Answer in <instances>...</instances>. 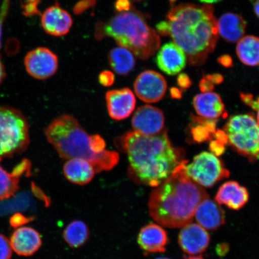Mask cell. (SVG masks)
<instances>
[{"label": "cell", "instance_id": "cell-1", "mask_svg": "<svg viewBox=\"0 0 259 259\" xmlns=\"http://www.w3.org/2000/svg\"><path fill=\"white\" fill-rule=\"evenodd\" d=\"M115 145L127 155L129 177L142 185L159 186L186 161L182 149L171 144L166 130L153 137L128 132L116 139Z\"/></svg>", "mask_w": 259, "mask_h": 259}, {"label": "cell", "instance_id": "cell-2", "mask_svg": "<svg viewBox=\"0 0 259 259\" xmlns=\"http://www.w3.org/2000/svg\"><path fill=\"white\" fill-rule=\"evenodd\" d=\"M213 12L211 5L185 3L168 13V35L184 52L190 66H201L215 50L219 34Z\"/></svg>", "mask_w": 259, "mask_h": 259}, {"label": "cell", "instance_id": "cell-3", "mask_svg": "<svg viewBox=\"0 0 259 259\" xmlns=\"http://www.w3.org/2000/svg\"><path fill=\"white\" fill-rule=\"evenodd\" d=\"M186 161L169 179L152 192L149 213L158 224L169 228H183L193 222L197 207L209 199L201 186L184 172Z\"/></svg>", "mask_w": 259, "mask_h": 259}, {"label": "cell", "instance_id": "cell-4", "mask_svg": "<svg viewBox=\"0 0 259 259\" xmlns=\"http://www.w3.org/2000/svg\"><path fill=\"white\" fill-rule=\"evenodd\" d=\"M45 134L61 158L89 161L97 174L111 170L118 163L119 154L106 150L104 139L99 135H89L72 115L58 116L45 129Z\"/></svg>", "mask_w": 259, "mask_h": 259}, {"label": "cell", "instance_id": "cell-5", "mask_svg": "<svg viewBox=\"0 0 259 259\" xmlns=\"http://www.w3.org/2000/svg\"><path fill=\"white\" fill-rule=\"evenodd\" d=\"M111 37L119 47L127 49L142 60H147L159 50L160 37L137 11L119 13L106 23L97 24V39Z\"/></svg>", "mask_w": 259, "mask_h": 259}, {"label": "cell", "instance_id": "cell-6", "mask_svg": "<svg viewBox=\"0 0 259 259\" xmlns=\"http://www.w3.org/2000/svg\"><path fill=\"white\" fill-rule=\"evenodd\" d=\"M29 144V127L24 115L11 107H0V161L21 153Z\"/></svg>", "mask_w": 259, "mask_h": 259}, {"label": "cell", "instance_id": "cell-7", "mask_svg": "<svg viewBox=\"0 0 259 259\" xmlns=\"http://www.w3.org/2000/svg\"><path fill=\"white\" fill-rule=\"evenodd\" d=\"M224 131L229 144L238 153L251 162L259 160V126L253 115L231 116Z\"/></svg>", "mask_w": 259, "mask_h": 259}, {"label": "cell", "instance_id": "cell-8", "mask_svg": "<svg viewBox=\"0 0 259 259\" xmlns=\"http://www.w3.org/2000/svg\"><path fill=\"white\" fill-rule=\"evenodd\" d=\"M184 172L200 186L210 188L219 181L229 178L230 171L214 154L203 152L194 157L192 163L186 164Z\"/></svg>", "mask_w": 259, "mask_h": 259}, {"label": "cell", "instance_id": "cell-9", "mask_svg": "<svg viewBox=\"0 0 259 259\" xmlns=\"http://www.w3.org/2000/svg\"><path fill=\"white\" fill-rule=\"evenodd\" d=\"M26 70L35 79L50 78L57 72L58 59L53 52L46 48H38L26 55L24 60Z\"/></svg>", "mask_w": 259, "mask_h": 259}, {"label": "cell", "instance_id": "cell-10", "mask_svg": "<svg viewBox=\"0 0 259 259\" xmlns=\"http://www.w3.org/2000/svg\"><path fill=\"white\" fill-rule=\"evenodd\" d=\"M166 80L161 74L153 70H145L137 77L134 90L139 99L148 103L160 101L166 94Z\"/></svg>", "mask_w": 259, "mask_h": 259}, {"label": "cell", "instance_id": "cell-11", "mask_svg": "<svg viewBox=\"0 0 259 259\" xmlns=\"http://www.w3.org/2000/svg\"><path fill=\"white\" fill-rule=\"evenodd\" d=\"M165 118L163 111L151 105L138 108L132 119L134 132L147 137H153L164 131Z\"/></svg>", "mask_w": 259, "mask_h": 259}, {"label": "cell", "instance_id": "cell-12", "mask_svg": "<svg viewBox=\"0 0 259 259\" xmlns=\"http://www.w3.org/2000/svg\"><path fill=\"white\" fill-rule=\"evenodd\" d=\"M106 101L109 115L115 121L127 118L137 105L134 93L128 88L109 91L106 94Z\"/></svg>", "mask_w": 259, "mask_h": 259}, {"label": "cell", "instance_id": "cell-13", "mask_svg": "<svg viewBox=\"0 0 259 259\" xmlns=\"http://www.w3.org/2000/svg\"><path fill=\"white\" fill-rule=\"evenodd\" d=\"M209 235L198 224L190 223L184 226L178 236V243L183 251L190 255L202 253L208 248Z\"/></svg>", "mask_w": 259, "mask_h": 259}, {"label": "cell", "instance_id": "cell-14", "mask_svg": "<svg viewBox=\"0 0 259 259\" xmlns=\"http://www.w3.org/2000/svg\"><path fill=\"white\" fill-rule=\"evenodd\" d=\"M186 55L174 42L164 44L158 51L155 63L164 73L174 76L186 66Z\"/></svg>", "mask_w": 259, "mask_h": 259}, {"label": "cell", "instance_id": "cell-15", "mask_svg": "<svg viewBox=\"0 0 259 259\" xmlns=\"http://www.w3.org/2000/svg\"><path fill=\"white\" fill-rule=\"evenodd\" d=\"M42 27L48 34L62 36L69 32L73 24L72 16L58 3L46 9L41 15Z\"/></svg>", "mask_w": 259, "mask_h": 259}, {"label": "cell", "instance_id": "cell-16", "mask_svg": "<svg viewBox=\"0 0 259 259\" xmlns=\"http://www.w3.org/2000/svg\"><path fill=\"white\" fill-rule=\"evenodd\" d=\"M11 243L12 250L22 256H30L41 247V236L37 231L30 227H22L13 233Z\"/></svg>", "mask_w": 259, "mask_h": 259}, {"label": "cell", "instance_id": "cell-17", "mask_svg": "<svg viewBox=\"0 0 259 259\" xmlns=\"http://www.w3.org/2000/svg\"><path fill=\"white\" fill-rule=\"evenodd\" d=\"M169 239L167 232L160 225L150 223L143 227L139 233L138 242L142 250L148 253L166 251Z\"/></svg>", "mask_w": 259, "mask_h": 259}, {"label": "cell", "instance_id": "cell-18", "mask_svg": "<svg viewBox=\"0 0 259 259\" xmlns=\"http://www.w3.org/2000/svg\"><path fill=\"white\" fill-rule=\"evenodd\" d=\"M193 104L197 114L201 117L216 119L221 116L227 117L224 103L218 95L215 93H203L194 97Z\"/></svg>", "mask_w": 259, "mask_h": 259}, {"label": "cell", "instance_id": "cell-19", "mask_svg": "<svg viewBox=\"0 0 259 259\" xmlns=\"http://www.w3.org/2000/svg\"><path fill=\"white\" fill-rule=\"evenodd\" d=\"M215 200L219 205H225L230 209L238 210L248 202L249 194L245 187L236 181H231L220 187Z\"/></svg>", "mask_w": 259, "mask_h": 259}, {"label": "cell", "instance_id": "cell-20", "mask_svg": "<svg viewBox=\"0 0 259 259\" xmlns=\"http://www.w3.org/2000/svg\"><path fill=\"white\" fill-rule=\"evenodd\" d=\"M194 218L198 225L208 231H215L225 223V210L219 204L207 199L200 204Z\"/></svg>", "mask_w": 259, "mask_h": 259}, {"label": "cell", "instance_id": "cell-21", "mask_svg": "<svg viewBox=\"0 0 259 259\" xmlns=\"http://www.w3.org/2000/svg\"><path fill=\"white\" fill-rule=\"evenodd\" d=\"M219 34L223 39L235 44L244 37L247 22L240 15L228 12L223 14L218 21Z\"/></svg>", "mask_w": 259, "mask_h": 259}, {"label": "cell", "instance_id": "cell-22", "mask_svg": "<svg viewBox=\"0 0 259 259\" xmlns=\"http://www.w3.org/2000/svg\"><path fill=\"white\" fill-rule=\"evenodd\" d=\"M30 163L24 160L10 173L0 165V200L11 198L19 190L20 178L30 173Z\"/></svg>", "mask_w": 259, "mask_h": 259}, {"label": "cell", "instance_id": "cell-23", "mask_svg": "<svg viewBox=\"0 0 259 259\" xmlns=\"http://www.w3.org/2000/svg\"><path fill=\"white\" fill-rule=\"evenodd\" d=\"M63 172L70 182L83 186L93 180L96 171L89 161L79 158H72L68 160L64 164Z\"/></svg>", "mask_w": 259, "mask_h": 259}, {"label": "cell", "instance_id": "cell-24", "mask_svg": "<svg viewBox=\"0 0 259 259\" xmlns=\"http://www.w3.org/2000/svg\"><path fill=\"white\" fill-rule=\"evenodd\" d=\"M189 132L192 141L202 144L213 139L217 131V119H210L192 115Z\"/></svg>", "mask_w": 259, "mask_h": 259}, {"label": "cell", "instance_id": "cell-25", "mask_svg": "<svg viewBox=\"0 0 259 259\" xmlns=\"http://www.w3.org/2000/svg\"><path fill=\"white\" fill-rule=\"evenodd\" d=\"M110 66L116 73L125 76L134 70L136 58L127 49L119 47L112 49L108 56Z\"/></svg>", "mask_w": 259, "mask_h": 259}, {"label": "cell", "instance_id": "cell-26", "mask_svg": "<svg viewBox=\"0 0 259 259\" xmlns=\"http://www.w3.org/2000/svg\"><path fill=\"white\" fill-rule=\"evenodd\" d=\"M236 54L246 66L254 67L259 64V38L254 35L242 37L238 42Z\"/></svg>", "mask_w": 259, "mask_h": 259}, {"label": "cell", "instance_id": "cell-27", "mask_svg": "<svg viewBox=\"0 0 259 259\" xmlns=\"http://www.w3.org/2000/svg\"><path fill=\"white\" fill-rule=\"evenodd\" d=\"M90 230L85 223L75 220L68 225L63 232V238L72 248L82 247L89 240Z\"/></svg>", "mask_w": 259, "mask_h": 259}, {"label": "cell", "instance_id": "cell-28", "mask_svg": "<svg viewBox=\"0 0 259 259\" xmlns=\"http://www.w3.org/2000/svg\"><path fill=\"white\" fill-rule=\"evenodd\" d=\"M12 255L11 243L5 236L0 234V259H11Z\"/></svg>", "mask_w": 259, "mask_h": 259}, {"label": "cell", "instance_id": "cell-29", "mask_svg": "<svg viewBox=\"0 0 259 259\" xmlns=\"http://www.w3.org/2000/svg\"><path fill=\"white\" fill-rule=\"evenodd\" d=\"M34 220L33 218H27L21 213H16L10 219V225L14 228H18L25 225L28 224Z\"/></svg>", "mask_w": 259, "mask_h": 259}, {"label": "cell", "instance_id": "cell-30", "mask_svg": "<svg viewBox=\"0 0 259 259\" xmlns=\"http://www.w3.org/2000/svg\"><path fill=\"white\" fill-rule=\"evenodd\" d=\"M40 3V0H25L23 5L24 15L28 16L39 15L38 6Z\"/></svg>", "mask_w": 259, "mask_h": 259}, {"label": "cell", "instance_id": "cell-31", "mask_svg": "<svg viewBox=\"0 0 259 259\" xmlns=\"http://www.w3.org/2000/svg\"><path fill=\"white\" fill-rule=\"evenodd\" d=\"M99 81L100 83L103 87H111L115 82L114 74L111 71H103L99 74Z\"/></svg>", "mask_w": 259, "mask_h": 259}, {"label": "cell", "instance_id": "cell-32", "mask_svg": "<svg viewBox=\"0 0 259 259\" xmlns=\"http://www.w3.org/2000/svg\"><path fill=\"white\" fill-rule=\"evenodd\" d=\"M209 148L211 153L216 156H220L226 151V145L216 139H212L210 141Z\"/></svg>", "mask_w": 259, "mask_h": 259}, {"label": "cell", "instance_id": "cell-33", "mask_svg": "<svg viewBox=\"0 0 259 259\" xmlns=\"http://www.w3.org/2000/svg\"><path fill=\"white\" fill-rule=\"evenodd\" d=\"M96 0H82L74 6L73 11L77 15L82 14L85 10L96 5Z\"/></svg>", "mask_w": 259, "mask_h": 259}, {"label": "cell", "instance_id": "cell-34", "mask_svg": "<svg viewBox=\"0 0 259 259\" xmlns=\"http://www.w3.org/2000/svg\"><path fill=\"white\" fill-rule=\"evenodd\" d=\"M178 85L180 88L186 90L190 88L192 85V80L190 79L189 76L186 73H181L177 78Z\"/></svg>", "mask_w": 259, "mask_h": 259}, {"label": "cell", "instance_id": "cell-35", "mask_svg": "<svg viewBox=\"0 0 259 259\" xmlns=\"http://www.w3.org/2000/svg\"><path fill=\"white\" fill-rule=\"evenodd\" d=\"M115 9L119 13L131 11V4L130 0H116Z\"/></svg>", "mask_w": 259, "mask_h": 259}, {"label": "cell", "instance_id": "cell-36", "mask_svg": "<svg viewBox=\"0 0 259 259\" xmlns=\"http://www.w3.org/2000/svg\"><path fill=\"white\" fill-rule=\"evenodd\" d=\"M199 89L203 93H209L214 90V84L206 77H203L199 83Z\"/></svg>", "mask_w": 259, "mask_h": 259}, {"label": "cell", "instance_id": "cell-37", "mask_svg": "<svg viewBox=\"0 0 259 259\" xmlns=\"http://www.w3.org/2000/svg\"><path fill=\"white\" fill-rule=\"evenodd\" d=\"M32 191H33L35 196H36L37 198L41 200V201L44 202L45 206H49L50 205L51 200L48 198V196L45 195V193L42 192V191L38 189V188L34 185L32 186Z\"/></svg>", "mask_w": 259, "mask_h": 259}, {"label": "cell", "instance_id": "cell-38", "mask_svg": "<svg viewBox=\"0 0 259 259\" xmlns=\"http://www.w3.org/2000/svg\"><path fill=\"white\" fill-rule=\"evenodd\" d=\"M9 0H5L4 4L2 8L1 14H0V46H1V40L2 35V26L3 21H4L5 16L7 14L9 9Z\"/></svg>", "mask_w": 259, "mask_h": 259}, {"label": "cell", "instance_id": "cell-39", "mask_svg": "<svg viewBox=\"0 0 259 259\" xmlns=\"http://www.w3.org/2000/svg\"><path fill=\"white\" fill-rule=\"evenodd\" d=\"M213 139L221 142L222 143L225 145L229 143L228 135H227L224 130L223 131V130H217Z\"/></svg>", "mask_w": 259, "mask_h": 259}, {"label": "cell", "instance_id": "cell-40", "mask_svg": "<svg viewBox=\"0 0 259 259\" xmlns=\"http://www.w3.org/2000/svg\"><path fill=\"white\" fill-rule=\"evenodd\" d=\"M218 62L221 64L223 67L229 68L233 66V60L231 57L228 55H224L222 57H219Z\"/></svg>", "mask_w": 259, "mask_h": 259}, {"label": "cell", "instance_id": "cell-41", "mask_svg": "<svg viewBox=\"0 0 259 259\" xmlns=\"http://www.w3.org/2000/svg\"><path fill=\"white\" fill-rule=\"evenodd\" d=\"M157 30L158 33L163 35V36H168V24L166 21H161L157 25Z\"/></svg>", "mask_w": 259, "mask_h": 259}, {"label": "cell", "instance_id": "cell-42", "mask_svg": "<svg viewBox=\"0 0 259 259\" xmlns=\"http://www.w3.org/2000/svg\"><path fill=\"white\" fill-rule=\"evenodd\" d=\"M207 79L209 80L210 82H212L213 84L216 85H219L222 83L224 80V77L219 73H215L212 74H208L205 76Z\"/></svg>", "mask_w": 259, "mask_h": 259}, {"label": "cell", "instance_id": "cell-43", "mask_svg": "<svg viewBox=\"0 0 259 259\" xmlns=\"http://www.w3.org/2000/svg\"><path fill=\"white\" fill-rule=\"evenodd\" d=\"M240 98L243 102L245 103L246 105L251 106L253 103L254 99V96L249 93H240Z\"/></svg>", "mask_w": 259, "mask_h": 259}, {"label": "cell", "instance_id": "cell-44", "mask_svg": "<svg viewBox=\"0 0 259 259\" xmlns=\"http://www.w3.org/2000/svg\"><path fill=\"white\" fill-rule=\"evenodd\" d=\"M183 91L177 88H171L170 89V95L173 99H180L183 96Z\"/></svg>", "mask_w": 259, "mask_h": 259}, {"label": "cell", "instance_id": "cell-45", "mask_svg": "<svg viewBox=\"0 0 259 259\" xmlns=\"http://www.w3.org/2000/svg\"><path fill=\"white\" fill-rule=\"evenodd\" d=\"M6 77V71L4 65H3L1 58H0V84L2 83Z\"/></svg>", "mask_w": 259, "mask_h": 259}, {"label": "cell", "instance_id": "cell-46", "mask_svg": "<svg viewBox=\"0 0 259 259\" xmlns=\"http://www.w3.org/2000/svg\"><path fill=\"white\" fill-rule=\"evenodd\" d=\"M253 2L254 11L255 15L259 18V0H251Z\"/></svg>", "mask_w": 259, "mask_h": 259}, {"label": "cell", "instance_id": "cell-47", "mask_svg": "<svg viewBox=\"0 0 259 259\" xmlns=\"http://www.w3.org/2000/svg\"><path fill=\"white\" fill-rule=\"evenodd\" d=\"M199 1L205 5H211L212 4H215V3L222 2V0H199Z\"/></svg>", "mask_w": 259, "mask_h": 259}, {"label": "cell", "instance_id": "cell-48", "mask_svg": "<svg viewBox=\"0 0 259 259\" xmlns=\"http://www.w3.org/2000/svg\"><path fill=\"white\" fill-rule=\"evenodd\" d=\"M186 259H204L202 255H200V256H193V257H187Z\"/></svg>", "mask_w": 259, "mask_h": 259}, {"label": "cell", "instance_id": "cell-49", "mask_svg": "<svg viewBox=\"0 0 259 259\" xmlns=\"http://www.w3.org/2000/svg\"><path fill=\"white\" fill-rule=\"evenodd\" d=\"M257 112V122L259 126V109L258 110Z\"/></svg>", "mask_w": 259, "mask_h": 259}, {"label": "cell", "instance_id": "cell-50", "mask_svg": "<svg viewBox=\"0 0 259 259\" xmlns=\"http://www.w3.org/2000/svg\"><path fill=\"white\" fill-rule=\"evenodd\" d=\"M156 259H170V258H167V257H159V258H157Z\"/></svg>", "mask_w": 259, "mask_h": 259}, {"label": "cell", "instance_id": "cell-51", "mask_svg": "<svg viewBox=\"0 0 259 259\" xmlns=\"http://www.w3.org/2000/svg\"><path fill=\"white\" fill-rule=\"evenodd\" d=\"M169 1H170L171 2H174L176 1V0H169Z\"/></svg>", "mask_w": 259, "mask_h": 259}, {"label": "cell", "instance_id": "cell-52", "mask_svg": "<svg viewBox=\"0 0 259 259\" xmlns=\"http://www.w3.org/2000/svg\"><path fill=\"white\" fill-rule=\"evenodd\" d=\"M134 1H136V2H137V1H141V0H134Z\"/></svg>", "mask_w": 259, "mask_h": 259}]
</instances>
